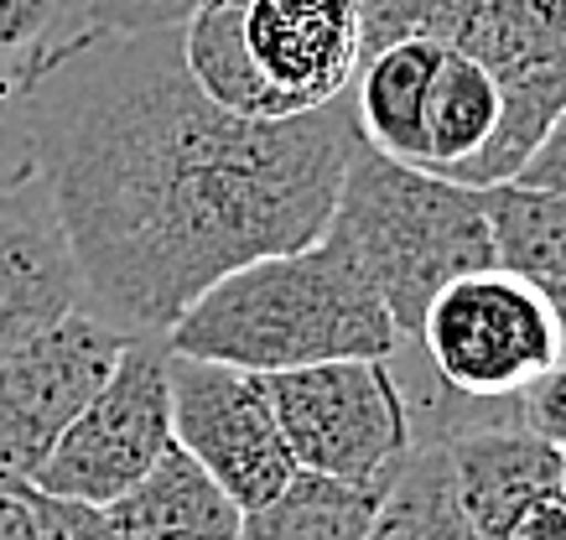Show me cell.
Wrapping results in <instances>:
<instances>
[{
	"label": "cell",
	"instance_id": "1",
	"mask_svg": "<svg viewBox=\"0 0 566 540\" xmlns=\"http://www.w3.org/2000/svg\"><path fill=\"white\" fill-rule=\"evenodd\" d=\"M84 307L167 338L208 286L323 240L359 125L348 94L286 120L229 115L192 84L177 27L94 36L27 84Z\"/></svg>",
	"mask_w": 566,
	"mask_h": 540
},
{
	"label": "cell",
	"instance_id": "2",
	"mask_svg": "<svg viewBox=\"0 0 566 540\" xmlns=\"http://www.w3.org/2000/svg\"><path fill=\"white\" fill-rule=\"evenodd\" d=\"M161 343L188 359L281 374L327 359H395L406 338L369 280L327 240H312L219 276Z\"/></svg>",
	"mask_w": 566,
	"mask_h": 540
},
{
	"label": "cell",
	"instance_id": "3",
	"mask_svg": "<svg viewBox=\"0 0 566 540\" xmlns=\"http://www.w3.org/2000/svg\"><path fill=\"white\" fill-rule=\"evenodd\" d=\"M323 240L369 280L400 338L447 280L499 265L479 188L379 157L364 140L348 151Z\"/></svg>",
	"mask_w": 566,
	"mask_h": 540
},
{
	"label": "cell",
	"instance_id": "4",
	"mask_svg": "<svg viewBox=\"0 0 566 540\" xmlns=\"http://www.w3.org/2000/svg\"><path fill=\"white\" fill-rule=\"evenodd\" d=\"M411 343L452 395L510 405L562 359V322L541 286L504 265H483L427 301Z\"/></svg>",
	"mask_w": 566,
	"mask_h": 540
},
{
	"label": "cell",
	"instance_id": "5",
	"mask_svg": "<svg viewBox=\"0 0 566 540\" xmlns=\"http://www.w3.org/2000/svg\"><path fill=\"white\" fill-rule=\"evenodd\" d=\"M275 426L302 473L385 488L416 447L411 405L390 359H327L307 369L260 374Z\"/></svg>",
	"mask_w": 566,
	"mask_h": 540
},
{
	"label": "cell",
	"instance_id": "6",
	"mask_svg": "<svg viewBox=\"0 0 566 540\" xmlns=\"http://www.w3.org/2000/svg\"><path fill=\"white\" fill-rule=\"evenodd\" d=\"M172 447V395H167V343L130 338L88 395V405L57 436L52 457L32 478L36 494L78 499V505H115L136 488Z\"/></svg>",
	"mask_w": 566,
	"mask_h": 540
},
{
	"label": "cell",
	"instance_id": "7",
	"mask_svg": "<svg viewBox=\"0 0 566 540\" xmlns=\"http://www.w3.org/2000/svg\"><path fill=\"white\" fill-rule=\"evenodd\" d=\"M125 343L130 332L73 307L63 322L0 359V488H32L57 436L104 384Z\"/></svg>",
	"mask_w": 566,
	"mask_h": 540
},
{
	"label": "cell",
	"instance_id": "8",
	"mask_svg": "<svg viewBox=\"0 0 566 540\" xmlns=\"http://www.w3.org/2000/svg\"><path fill=\"white\" fill-rule=\"evenodd\" d=\"M167 395L172 442L240 509L265 505L296 473L260 374L167 349Z\"/></svg>",
	"mask_w": 566,
	"mask_h": 540
},
{
	"label": "cell",
	"instance_id": "9",
	"mask_svg": "<svg viewBox=\"0 0 566 540\" xmlns=\"http://www.w3.org/2000/svg\"><path fill=\"white\" fill-rule=\"evenodd\" d=\"M244 42L292 109L348 94L364 57V0H244Z\"/></svg>",
	"mask_w": 566,
	"mask_h": 540
},
{
	"label": "cell",
	"instance_id": "10",
	"mask_svg": "<svg viewBox=\"0 0 566 540\" xmlns=\"http://www.w3.org/2000/svg\"><path fill=\"white\" fill-rule=\"evenodd\" d=\"M84 307V276L42 177L0 188V359Z\"/></svg>",
	"mask_w": 566,
	"mask_h": 540
},
{
	"label": "cell",
	"instance_id": "11",
	"mask_svg": "<svg viewBox=\"0 0 566 540\" xmlns=\"http://www.w3.org/2000/svg\"><path fill=\"white\" fill-rule=\"evenodd\" d=\"M442 447L447 468H452V488H458L468 520L479 525L483 540H499L525 509H535L541 499H556L562 453L520 421V401L463 421L458 432L442 436Z\"/></svg>",
	"mask_w": 566,
	"mask_h": 540
},
{
	"label": "cell",
	"instance_id": "12",
	"mask_svg": "<svg viewBox=\"0 0 566 540\" xmlns=\"http://www.w3.org/2000/svg\"><path fill=\"white\" fill-rule=\"evenodd\" d=\"M104 520L120 540H240L244 509L172 442L136 488L104 505Z\"/></svg>",
	"mask_w": 566,
	"mask_h": 540
},
{
	"label": "cell",
	"instance_id": "13",
	"mask_svg": "<svg viewBox=\"0 0 566 540\" xmlns=\"http://www.w3.org/2000/svg\"><path fill=\"white\" fill-rule=\"evenodd\" d=\"M177 47H182L192 84L203 88L219 109H229V115H244V120L302 115L255 68L250 42H244V0H198L188 11V21L177 27Z\"/></svg>",
	"mask_w": 566,
	"mask_h": 540
},
{
	"label": "cell",
	"instance_id": "14",
	"mask_svg": "<svg viewBox=\"0 0 566 540\" xmlns=\"http://www.w3.org/2000/svg\"><path fill=\"white\" fill-rule=\"evenodd\" d=\"M499 125V73L463 47H442L421 125V172L458 182Z\"/></svg>",
	"mask_w": 566,
	"mask_h": 540
},
{
	"label": "cell",
	"instance_id": "15",
	"mask_svg": "<svg viewBox=\"0 0 566 540\" xmlns=\"http://www.w3.org/2000/svg\"><path fill=\"white\" fill-rule=\"evenodd\" d=\"M369 540H483L452 488L442 442H416L395 478L379 488Z\"/></svg>",
	"mask_w": 566,
	"mask_h": 540
},
{
	"label": "cell",
	"instance_id": "16",
	"mask_svg": "<svg viewBox=\"0 0 566 540\" xmlns=\"http://www.w3.org/2000/svg\"><path fill=\"white\" fill-rule=\"evenodd\" d=\"M379 494L296 468L265 505L244 509L240 540H369Z\"/></svg>",
	"mask_w": 566,
	"mask_h": 540
},
{
	"label": "cell",
	"instance_id": "17",
	"mask_svg": "<svg viewBox=\"0 0 566 540\" xmlns=\"http://www.w3.org/2000/svg\"><path fill=\"white\" fill-rule=\"evenodd\" d=\"M483 213L494 234V261L525 276L546 297L566 292V198L562 192L499 182L483 188Z\"/></svg>",
	"mask_w": 566,
	"mask_h": 540
},
{
	"label": "cell",
	"instance_id": "18",
	"mask_svg": "<svg viewBox=\"0 0 566 540\" xmlns=\"http://www.w3.org/2000/svg\"><path fill=\"white\" fill-rule=\"evenodd\" d=\"M562 109H566V68L499 73V125L458 182L479 192L499 188V182H515V172L531 161V151L546 140V130L556 125Z\"/></svg>",
	"mask_w": 566,
	"mask_h": 540
},
{
	"label": "cell",
	"instance_id": "19",
	"mask_svg": "<svg viewBox=\"0 0 566 540\" xmlns=\"http://www.w3.org/2000/svg\"><path fill=\"white\" fill-rule=\"evenodd\" d=\"M452 47L494 73L566 68V0H479Z\"/></svg>",
	"mask_w": 566,
	"mask_h": 540
},
{
	"label": "cell",
	"instance_id": "20",
	"mask_svg": "<svg viewBox=\"0 0 566 540\" xmlns=\"http://www.w3.org/2000/svg\"><path fill=\"white\" fill-rule=\"evenodd\" d=\"M94 36V0H0V73L21 84Z\"/></svg>",
	"mask_w": 566,
	"mask_h": 540
},
{
	"label": "cell",
	"instance_id": "21",
	"mask_svg": "<svg viewBox=\"0 0 566 540\" xmlns=\"http://www.w3.org/2000/svg\"><path fill=\"white\" fill-rule=\"evenodd\" d=\"M479 0H364V53L400 36L458 42Z\"/></svg>",
	"mask_w": 566,
	"mask_h": 540
},
{
	"label": "cell",
	"instance_id": "22",
	"mask_svg": "<svg viewBox=\"0 0 566 540\" xmlns=\"http://www.w3.org/2000/svg\"><path fill=\"white\" fill-rule=\"evenodd\" d=\"M36 177V125L27 84L0 73V188H17Z\"/></svg>",
	"mask_w": 566,
	"mask_h": 540
},
{
	"label": "cell",
	"instance_id": "23",
	"mask_svg": "<svg viewBox=\"0 0 566 540\" xmlns=\"http://www.w3.org/2000/svg\"><path fill=\"white\" fill-rule=\"evenodd\" d=\"M520 421L546 436L556 453H566V359H556L541 380L520 390Z\"/></svg>",
	"mask_w": 566,
	"mask_h": 540
},
{
	"label": "cell",
	"instance_id": "24",
	"mask_svg": "<svg viewBox=\"0 0 566 540\" xmlns=\"http://www.w3.org/2000/svg\"><path fill=\"white\" fill-rule=\"evenodd\" d=\"M27 494H32L42 540H120L104 520V509L78 505V499H52V494H36V488H27Z\"/></svg>",
	"mask_w": 566,
	"mask_h": 540
},
{
	"label": "cell",
	"instance_id": "25",
	"mask_svg": "<svg viewBox=\"0 0 566 540\" xmlns=\"http://www.w3.org/2000/svg\"><path fill=\"white\" fill-rule=\"evenodd\" d=\"M520 188H541V192H562L566 198V109L556 115V125L546 130V140L531 151V161L515 172Z\"/></svg>",
	"mask_w": 566,
	"mask_h": 540
},
{
	"label": "cell",
	"instance_id": "26",
	"mask_svg": "<svg viewBox=\"0 0 566 540\" xmlns=\"http://www.w3.org/2000/svg\"><path fill=\"white\" fill-rule=\"evenodd\" d=\"M499 540H566V505L562 499H541V505L525 509Z\"/></svg>",
	"mask_w": 566,
	"mask_h": 540
},
{
	"label": "cell",
	"instance_id": "27",
	"mask_svg": "<svg viewBox=\"0 0 566 540\" xmlns=\"http://www.w3.org/2000/svg\"><path fill=\"white\" fill-rule=\"evenodd\" d=\"M0 540H42L27 488H0Z\"/></svg>",
	"mask_w": 566,
	"mask_h": 540
},
{
	"label": "cell",
	"instance_id": "28",
	"mask_svg": "<svg viewBox=\"0 0 566 540\" xmlns=\"http://www.w3.org/2000/svg\"><path fill=\"white\" fill-rule=\"evenodd\" d=\"M551 307H556V322H562V359H566V292H556Z\"/></svg>",
	"mask_w": 566,
	"mask_h": 540
},
{
	"label": "cell",
	"instance_id": "29",
	"mask_svg": "<svg viewBox=\"0 0 566 540\" xmlns=\"http://www.w3.org/2000/svg\"><path fill=\"white\" fill-rule=\"evenodd\" d=\"M556 499L566 505V453H562V468H556Z\"/></svg>",
	"mask_w": 566,
	"mask_h": 540
}]
</instances>
